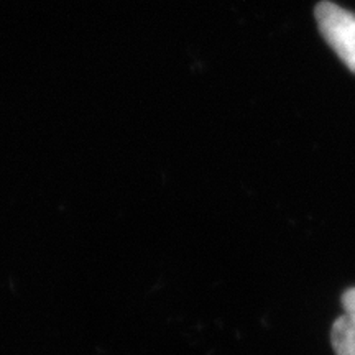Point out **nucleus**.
Masks as SVG:
<instances>
[{"label": "nucleus", "instance_id": "nucleus-3", "mask_svg": "<svg viewBox=\"0 0 355 355\" xmlns=\"http://www.w3.org/2000/svg\"><path fill=\"white\" fill-rule=\"evenodd\" d=\"M343 306H344V313L345 314H349V316L355 318V288H350V290L344 293Z\"/></svg>", "mask_w": 355, "mask_h": 355}, {"label": "nucleus", "instance_id": "nucleus-1", "mask_svg": "<svg viewBox=\"0 0 355 355\" xmlns=\"http://www.w3.org/2000/svg\"><path fill=\"white\" fill-rule=\"evenodd\" d=\"M316 20L324 40L355 73V15L331 2L316 7Z\"/></svg>", "mask_w": 355, "mask_h": 355}, {"label": "nucleus", "instance_id": "nucleus-2", "mask_svg": "<svg viewBox=\"0 0 355 355\" xmlns=\"http://www.w3.org/2000/svg\"><path fill=\"white\" fill-rule=\"evenodd\" d=\"M331 343L336 355H355V318L343 314L331 329Z\"/></svg>", "mask_w": 355, "mask_h": 355}]
</instances>
